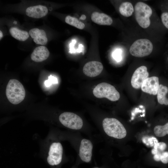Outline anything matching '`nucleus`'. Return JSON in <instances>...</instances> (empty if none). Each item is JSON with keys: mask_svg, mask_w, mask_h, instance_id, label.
Listing matches in <instances>:
<instances>
[{"mask_svg": "<svg viewBox=\"0 0 168 168\" xmlns=\"http://www.w3.org/2000/svg\"><path fill=\"white\" fill-rule=\"evenodd\" d=\"M119 11L120 14L125 17L131 16L134 11L132 4L128 2L122 3L119 7Z\"/></svg>", "mask_w": 168, "mask_h": 168, "instance_id": "18", "label": "nucleus"}, {"mask_svg": "<svg viewBox=\"0 0 168 168\" xmlns=\"http://www.w3.org/2000/svg\"><path fill=\"white\" fill-rule=\"evenodd\" d=\"M153 49V44L150 40L147 39H141L133 43L129 51L132 56L140 58L149 55Z\"/></svg>", "mask_w": 168, "mask_h": 168, "instance_id": "5", "label": "nucleus"}, {"mask_svg": "<svg viewBox=\"0 0 168 168\" xmlns=\"http://www.w3.org/2000/svg\"><path fill=\"white\" fill-rule=\"evenodd\" d=\"M59 119L63 125L71 129H80L83 125L82 118L76 114L72 112H65L61 114Z\"/></svg>", "mask_w": 168, "mask_h": 168, "instance_id": "6", "label": "nucleus"}, {"mask_svg": "<svg viewBox=\"0 0 168 168\" xmlns=\"http://www.w3.org/2000/svg\"><path fill=\"white\" fill-rule=\"evenodd\" d=\"M159 85V78L152 76L148 77L144 81L141 88L144 92L155 95L157 94Z\"/></svg>", "mask_w": 168, "mask_h": 168, "instance_id": "9", "label": "nucleus"}, {"mask_svg": "<svg viewBox=\"0 0 168 168\" xmlns=\"http://www.w3.org/2000/svg\"><path fill=\"white\" fill-rule=\"evenodd\" d=\"M65 21L67 23L80 29H84L85 26L83 23L77 18L70 16H68L66 17Z\"/></svg>", "mask_w": 168, "mask_h": 168, "instance_id": "20", "label": "nucleus"}, {"mask_svg": "<svg viewBox=\"0 0 168 168\" xmlns=\"http://www.w3.org/2000/svg\"><path fill=\"white\" fill-rule=\"evenodd\" d=\"M6 94L8 100L12 104L16 105L24 100L26 92L23 85L19 81L11 79L7 86Z\"/></svg>", "mask_w": 168, "mask_h": 168, "instance_id": "1", "label": "nucleus"}, {"mask_svg": "<svg viewBox=\"0 0 168 168\" xmlns=\"http://www.w3.org/2000/svg\"><path fill=\"white\" fill-rule=\"evenodd\" d=\"M102 126L105 133L109 136L117 139L125 138L127 132L123 124L114 118H105L102 122Z\"/></svg>", "mask_w": 168, "mask_h": 168, "instance_id": "2", "label": "nucleus"}, {"mask_svg": "<svg viewBox=\"0 0 168 168\" xmlns=\"http://www.w3.org/2000/svg\"><path fill=\"white\" fill-rule=\"evenodd\" d=\"M48 12L47 8L41 5L30 7L26 10V14L27 16L35 18L43 17L47 14Z\"/></svg>", "mask_w": 168, "mask_h": 168, "instance_id": "12", "label": "nucleus"}, {"mask_svg": "<svg viewBox=\"0 0 168 168\" xmlns=\"http://www.w3.org/2000/svg\"><path fill=\"white\" fill-rule=\"evenodd\" d=\"M63 152V147L61 143H53L50 147L47 158L48 163L52 166L59 164L62 160Z\"/></svg>", "mask_w": 168, "mask_h": 168, "instance_id": "7", "label": "nucleus"}, {"mask_svg": "<svg viewBox=\"0 0 168 168\" xmlns=\"http://www.w3.org/2000/svg\"><path fill=\"white\" fill-rule=\"evenodd\" d=\"M9 32L13 38L19 41H24L29 37V33L27 32L20 30L16 27H11Z\"/></svg>", "mask_w": 168, "mask_h": 168, "instance_id": "17", "label": "nucleus"}, {"mask_svg": "<svg viewBox=\"0 0 168 168\" xmlns=\"http://www.w3.org/2000/svg\"><path fill=\"white\" fill-rule=\"evenodd\" d=\"M93 145L89 140L83 139L81 142L79 156L81 159L86 162H89L91 159Z\"/></svg>", "mask_w": 168, "mask_h": 168, "instance_id": "11", "label": "nucleus"}, {"mask_svg": "<svg viewBox=\"0 0 168 168\" xmlns=\"http://www.w3.org/2000/svg\"><path fill=\"white\" fill-rule=\"evenodd\" d=\"M155 135L158 137H163L168 134V122L163 125H157L154 128Z\"/></svg>", "mask_w": 168, "mask_h": 168, "instance_id": "21", "label": "nucleus"}, {"mask_svg": "<svg viewBox=\"0 0 168 168\" xmlns=\"http://www.w3.org/2000/svg\"><path fill=\"white\" fill-rule=\"evenodd\" d=\"M153 159L157 161H161L164 164L168 163V152H161L153 148L151 151Z\"/></svg>", "mask_w": 168, "mask_h": 168, "instance_id": "19", "label": "nucleus"}, {"mask_svg": "<svg viewBox=\"0 0 168 168\" xmlns=\"http://www.w3.org/2000/svg\"><path fill=\"white\" fill-rule=\"evenodd\" d=\"M168 87L162 84H160L157 94V98L159 103L161 105H168Z\"/></svg>", "mask_w": 168, "mask_h": 168, "instance_id": "16", "label": "nucleus"}, {"mask_svg": "<svg viewBox=\"0 0 168 168\" xmlns=\"http://www.w3.org/2000/svg\"><path fill=\"white\" fill-rule=\"evenodd\" d=\"M136 20L138 24L143 28H147L150 25V18L152 14V10L147 4L142 2H137L134 6Z\"/></svg>", "mask_w": 168, "mask_h": 168, "instance_id": "3", "label": "nucleus"}, {"mask_svg": "<svg viewBox=\"0 0 168 168\" xmlns=\"http://www.w3.org/2000/svg\"><path fill=\"white\" fill-rule=\"evenodd\" d=\"M94 96L99 98H106L111 101L119 100L120 95L115 88L111 84L106 82L99 83L93 91Z\"/></svg>", "mask_w": 168, "mask_h": 168, "instance_id": "4", "label": "nucleus"}, {"mask_svg": "<svg viewBox=\"0 0 168 168\" xmlns=\"http://www.w3.org/2000/svg\"><path fill=\"white\" fill-rule=\"evenodd\" d=\"M149 73L145 66H141L134 72L131 79L132 86L136 89L141 88L144 81L148 77Z\"/></svg>", "mask_w": 168, "mask_h": 168, "instance_id": "8", "label": "nucleus"}, {"mask_svg": "<svg viewBox=\"0 0 168 168\" xmlns=\"http://www.w3.org/2000/svg\"><path fill=\"white\" fill-rule=\"evenodd\" d=\"M167 60H168V58H167Z\"/></svg>", "mask_w": 168, "mask_h": 168, "instance_id": "28", "label": "nucleus"}, {"mask_svg": "<svg viewBox=\"0 0 168 168\" xmlns=\"http://www.w3.org/2000/svg\"><path fill=\"white\" fill-rule=\"evenodd\" d=\"M142 141L146 145L150 147H154L156 144L158 142L157 139L153 137H143Z\"/></svg>", "mask_w": 168, "mask_h": 168, "instance_id": "22", "label": "nucleus"}, {"mask_svg": "<svg viewBox=\"0 0 168 168\" xmlns=\"http://www.w3.org/2000/svg\"><path fill=\"white\" fill-rule=\"evenodd\" d=\"M29 34L33 39L34 41L37 44L44 45L47 43L46 34L43 30L37 28H33L30 30Z\"/></svg>", "mask_w": 168, "mask_h": 168, "instance_id": "14", "label": "nucleus"}, {"mask_svg": "<svg viewBox=\"0 0 168 168\" xmlns=\"http://www.w3.org/2000/svg\"><path fill=\"white\" fill-rule=\"evenodd\" d=\"M91 20L94 23L101 25H110L113 23V20L109 16L98 12H94L91 16Z\"/></svg>", "mask_w": 168, "mask_h": 168, "instance_id": "15", "label": "nucleus"}, {"mask_svg": "<svg viewBox=\"0 0 168 168\" xmlns=\"http://www.w3.org/2000/svg\"><path fill=\"white\" fill-rule=\"evenodd\" d=\"M161 18L162 24L168 30V11L163 12L161 14Z\"/></svg>", "mask_w": 168, "mask_h": 168, "instance_id": "23", "label": "nucleus"}, {"mask_svg": "<svg viewBox=\"0 0 168 168\" xmlns=\"http://www.w3.org/2000/svg\"><path fill=\"white\" fill-rule=\"evenodd\" d=\"M103 68V65L100 62L91 61L88 62L85 64L83 71L86 76L90 77H94L99 75Z\"/></svg>", "mask_w": 168, "mask_h": 168, "instance_id": "10", "label": "nucleus"}, {"mask_svg": "<svg viewBox=\"0 0 168 168\" xmlns=\"http://www.w3.org/2000/svg\"><path fill=\"white\" fill-rule=\"evenodd\" d=\"M57 82V78L50 75L48 77V79L45 81L44 82V85L46 87H49L52 83H56Z\"/></svg>", "mask_w": 168, "mask_h": 168, "instance_id": "25", "label": "nucleus"}, {"mask_svg": "<svg viewBox=\"0 0 168 168\" xmlns=\"http://www.w3.org/2000/svg\"><path fill=\"white\" fill-rule=\"evenodd\" d=\"M98 168V167H95V168Z\"/></svg>", "mask_w": 168, "mask_h": 168, "instance_id": "27", "label": "nucleus"}, {"mask_svg": "<svg viewBox=\"0 0 168 168\" xmlns=\"http://www.w3.org/2000/svg\"><path fill=\"white\" fill-rule=\"evenodd\" d=\"M0 40L2 38V37L3 36V34H2V32L0 31Z\"/></svg>", "mask_w": 168, "mask_h": 168, "instance_id": "26", "label": "nucleus"}, {"mask_svg": "<svg viewBox=\"0 0 168 168\" xmlns=\"http://www.w3.org/2000/svg\"><path fill=\"white\" fill-rule=\"evenodd\" d=\"M49 55V52L46 47L40 46L33 50L31 55V58L34 61L40 62L46 60Z\"/></svg>", "mask_w": 168, "mask_h": 168, "instance_id": "13", "label": "nucleus"}, {"mask_svg": "<svg viewBox=\"0 0 168 168\" xmlns=\"http://www.w3.org/2000/svg\"><path fill=\"white\" fill-rule=\"evenodd\" d=\"M166 147L167 145L165 143L160 142L156 144L153 147V148L159 151L163 152L165 150Z\"/></svg>", "mask_w": 168, "mask_h": 168, "instance_id": "24", "label": "nucleus"}]
</instances>
